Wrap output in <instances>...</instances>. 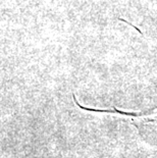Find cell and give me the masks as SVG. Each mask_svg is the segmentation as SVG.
Listing matches in <instances>:
<instances>
[{
	"mask_svg": "<svg viewBox=\"0 0 157 158\" xmlns=\"http://www.w3.org/2000/svg\"><path fill=\"white\" fill-rule=\"evenodd\" d=\"M134 122L144 137L151 140L157 139V109L144 116L134 117Z\"/></svg>",
	"mask_w": 157,
	"mask_h": 158,
	"instance_id": "1",
	"label": "cell"
}]
</instances>
